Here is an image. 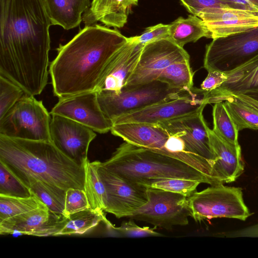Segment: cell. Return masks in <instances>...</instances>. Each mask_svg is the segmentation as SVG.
Listing matches in <instances>:
<instances>
[{"mask_svg": "<svg viewBox=\"0 0 258 258\" xmlns=\"http://www.w3.org/2000/svg\"><path fill=\"white\" fill-rule=\"evenodd\" d=\"M144 45L128 38L111 58L97 90L119 92L126 85L139 60Z\"/></svg>", "mask_w": 258, "mask_h": 258, "instance_id": "20", "label": "cell"}, {"mask_svg": "<svg viewBox=\"0 0 258 258\" xmlns=\"http://www.w3.org/2000/svg\"><path fill=\"white\" fill-rule=\"evenodd\" d=\"M51 25L43 0H0V75L27 94L47 84Z\"/></svg>", "mask_w": 258, "mask_h": 258, "instance_id": "1", "label": "cell"}, {"mask_svg": "<svg viewBox=\"0 0 258 258\" xmlns=\"http://www.w3.org/2000/svg\"><path fill=\"white\" fill-rule=\"evenodd\" d=\"M203 112L158 124L169 133L179 136L183 141L189 152L207 160L212 166L214 155L209 140V127Z\"/></svg>", "mask_w": 258, "mask_h": 258, "instance_id": "18", "label": "cell"}, {"mask_svg": "<svg viewBox=\"0 0 258 258\" xmlns=\"http://www.w3.org/2000/svg\"><path fill=\"white\" fill-rule=\"evenodd\" d=\"M51 25L65 30L74 29L82 21L83 15L91 5L90 0H43Z\"/></svg>", "mask_w": 258, "mask_h": 258, "instance_id": "23", "label": "cell"}, {"mask_svg": "<svg viewBox=\"0 0 258 258\" xmlns=\"http://www.w3.org/2000/svg\"><path fill=\"white\" fill-rule=\"evenodd\" d=\"M25 94L17 84L0 75V119L14 106Z\"/></svg>", "mask_w": 258, "mask_h": 258, "instance_id": "34", "label": "cell"}, {"mask_svg": "<svg viewBox=\"0 0 258 258\" xmlns=\"http://www.w3.org/2000/svg\"><path fill=\"white\" fill-rule=\"evenodd\" d=\"M147 203L127 217L144 221L155 227L170 230L188 224L191 213L188 198L179 194L147 187Z\"/></svg>", "mask_w": 258, "mask_h": 258, "instance_id": "10", "label": "cell"}, {"mask_svg": "<svg viewBox=\"0 0 258 258\" xmlns=\"http://www.w3.org/2000/svg\"><path fill=\"white\" fill-rule=\"evenodd\" d=\"M127 41L116 28L96 24L59 44L49 69L54 95L61 98L96 91L111 58Z\"/></svg>", "mask_w": 258, "mask_h": 258, "instance_id": "2", "label": "cell"}, {"mask_svg": "<svg viewBox=\"0 0 258 258\" xmlns=\"http://www.w3.org/2000/svg\"><path fill=\"white\" fill-rule=\"evenodd\" d=\"M0 195L28 198L32 195L29 188L24 185L0 161Z\"/></svg>", "mask_w": 258, "mask_h": 258, "instance_id": "33", "label": "cell"}, {"mask_svg": "<svg viewBox=\"0 0 258 258\" xmlns=\"http://www.w3.org/2000/svg\"><path fill=\"white\" fill-rule=\"evenodd\" d=\"M258 54V27L213 39L206 46L204 67L228 73Z\"/></svg>", "mask_w": 258, "mask_h": 258, "instance_id": "9", "label": "cell"}, {"mask_svg": "<svg viewBox=\"0 0 258 258\" xmlns=\"http://www.w3.org/2000/svg\"><path fill=\"white\" fill-rule=\"evenodd\" d=\"M204 22L211 38L226 37L258 27V12L224 7L203 10L197 15Z\"/></svg>", "mask_w": 258, "mask_h": 258, "instance_id": "17", "label": "cell"}, {"mask_svg": "<svg viewBox=\"0 0 258 258\" xmlns=\"http://www.w3.org/2000/svg\"><path fill=\"white\" fill-rule=\"evenodd\" d=\"M0 161L28 187L40 180L66 190H85V165L76 163L52 142L0 134Z\"/></svg>", "mask_w": 258, "mask_h": 258, "instance_id": "3", "label": "cell"}, {"mask_svg": "<svg viewBox=\"0 0 258 258\" xmlns=\"http://www.w3.org/2000/svg\"><path fill=\"white\" fill-rule=\"evenodd\" d=\"M110 131L127 143L181 160L204 174L207 171L206 159L189 152L179 136L169 133L159 124H114Z\"/></svg>", "mask_w": 258, "mask_h": 258, "instance_id": "5", "label": "cell"}, {"mask_svg": "<svg viewBox=\"0 0 258 258\" xmlns=\"http://www.w3.org/2000/svg\"><path fill=\"white\" fill-rule=\"evenodd\" d=\"M228 97L235 98L258 113V88L233 94Z\"/></svg>", "mask_w": 258, "mask_h": 258, "instance_id": "40", "label": "cell"}, {"mask_svg": "<svg viewBox=\"0 0 258 258\" xmlns=\"http://www.w3.org/2000/svg\"><path fill=\"white\" fill-rule=\"evenodd\" d=\"M50 114L42 101L25 93L0 119V134L11 138L51 142Z\"/></svg>", "mask_w": 258, "mask_h": 258, "instance_id": "7", "label": "cell"}, {"mask_svg": "<svg viewBox=\"0 0 258 258\" xmlns=\"http://www.w3.org/2000/svg\"><path fill=\"white\" fill-rule=\"evenodd\" d=\"M28 188L31 193L43 203L49 210L63 214L67 190L40 180L33 182Z\"/></svg>", "mask_w": 258, "mask_h": 258, "instance_id": "27", "label": "cell"}, {"mask_svg": "<svg viewBox=\"0 0 258 258\" xmlns=\"http://www.w3.org/2000/svg\"><path fill=\"white\" fill-rule=\"evenodd\" d=\"M202 37L211 38V33L197 16L191 14L186 18L179 17L169 24V38L181 47Z\"/></svg>", "mask_w": 258, "mask_h": 258, "instance_id": "24", "label": "cell"}, {"mask_svg": "<svg viewBox=\"0 0 258 258\" xmlns=\"http://www.w3.org/2000/svg\"><path fill=\"white\" fill-rule=\"evenodd\" d=\"M169 24H158L150 26L144 31L139 36L131 37L135 42L145 45L156 40L169 38Z\"/></svg>", "mask_w": 258, "mask_h": 258, "instance_id": "38", "label": "cell"}, {"mask_svg": "<svg viewBox=\"0 0 258 258\" xmlns=\"http://www.w3.org/2000/svg\"><path fill=\"white\" fill-rule=\"evenodd\" d=\"M156 227L151 228L149 227H140L133 220L123 222L120 227L114 226L110 229L120 236L127 237H144L149 236H162L163 235L154 230Z\"/></svg>", "mask_w": 258, "mask_h": 258, "instance_id": "36", "label": "cell"}, {"mask_svg": "<svg viewBox=\"0 0 258 258\" xmlns=\"http://www.w3.org/2000/svg\"><path fill=\"white\" fill-rule=\"evenodd\" d=\"M209 92L192 87L176 97L124 114L113 123L158 124L203 111L209 104Z\"/></svg>", "mask_w": 258, "mask_h": 258, "instance_id": "11", "label": "cell"}, {"mask_svg": "<svg viewBox=\"0 0 258 258\" xmlns=\"http://www.w3.org/2000/svg\"><path fill=\"white\" fill-rule=\"evenodd\" d=\"M68 221V217L41 207L0 221V234L57 236Z\"/></svg>", "mask_w": 258, "mask_h": 258, "instance_id": "16", "label": "cell"}, {"mask_svg": "<svg viewBox=\"0 0 258 258\" xmlns=\"http://www.w3.org/2000/svg\"><path fill=\"white\" fill-rule=\"evenodd\" d=\"M100 163L98 161V170L107 195L105 212L117 218L127 217L147 203V186L122 178Z\"/></svg>", "mask_w": 258, "mask_h": 258, "instance_id": "13", "label": "cell"}, {"mask_svg": "<svg viewBox=\"0 0 258 258\" xmlns=\"http://www.w3.org/2000/svg\"><path fill=\"white\" fill-rule=\"evenodd\" d=\"M188 89L172 88L164 82L155 80L125 86L117 93L105 90L96 92L101 110L113 122L124 114L176 97Z\"/></svg>", "mask_w": 258, "mask_h": 258, "instance_id": "6", "label": "cell"}, {"mask_svg": "<svg viewBox=\"0 0 258 258\" xmlns=\"http://www.w3.org/2000/svg\"><path fill=\"white\" fill-rule=\"evenodd\" d=\"M183 48L169 38L162 39L144 45L138 63L125 86H133L157 80L170 64L189 60Z\"/></svg>", "mask_w": 258, "mask_h": 258, "instance_id": "12", "label": "cell"}, {"mask_svg": "<svg viewBox=\"0 0 258 258\" xmlns=\"http://www.w3.org/2000/svg\"><path fill=\"white\" fill-rule=\"evenodd\" d=\"M208 134L214 155L211 170L214 185L235 181L244 170L240 145L235 146L225 141L209 127Z\"/></svg>", "mask_w": 258, "mask_h": 258, "instance_id": "19", "label": "cell"}, {"mask_svg": "<svg viewBox=\"0 0 258 258\" xmlns=\"http://www.w3.org/2000/svg\"><path fill=\"white\" fill-rule=\"evenodd\" d=\"M85 191L90 207L95 210L105 211L107 195L104 183L98 170V161L85 164Z\"/></svg>", "mask_w": 258, "mask_h": 258, "instance_id": "26", "label": "cell"}, {"mask_svg": "<svg viewBox=\"0 0 258 258\" xmlns=\"http://www.w3.org/2000/svg\"><path fill=\"white\" fill-rule=\"evenodd\" d=\"M139 0H93L83 15L85 26L96 24L114 28H122L127 23L133 6Z\"/></svg>", "mask_w": 258, "mask_h": 258, "instance_id": "21", "label": "cell"}, {"mask_svg": "<svg viewBox=\"0 0 258 258\" xmlns=\"http://www.w3.org/2000/svg\"><path fill=\"white\" fill-rule=\"evenodd\" d=\"M205 79L201 85V89L211 92L220 87L227 79L225 73L216 70H209Z\"/></svg>", "mask_w": 258, "mask_h": 258, "instance_id": "39", "label": "cell"}, {"mask_svg": "<svg viewBox=\"0 0 258 258\" xmlns=\"http://www.w3.org/2000/svg\"><path fill=\"white\" fill-rule=\"evenodd\" d=\"M193 72L189 60L172 63L167 67L157 80L167 84L170 87L180 90L193 87Z\"/></svg>", "mask_w": 258, "mask_h": 258, "instance_id": "29", "label": "cell"}, {"mask_svg": "<svg viewBox=\"0 0 258 258\" xmlns=\"http://www.w3.org/2000/svg\"><path fill=\"white\" fill-rule=\"evenodd\" d=\"M100 164L122 178L142 185L161 178L189 179L212 185L206 175L189 164L126 142Z\"/></svg>", "mask_w": 258, "mask_h": 258, "instance_id": "4", "label": "cell"}, {"mask_svg": "<svg viewBox=\"0 0 258 258\" xmlns=\"http://www.w3.org/2000/svg\"><path fill=\"white\" fill-rule=\"evenodd\" d=\"M200 182L180 178H161L149 180L144 184L147 187L177 193L187 198L196 191Z\"/></svg>", "mask_w": 258, "mask_h": 258, "instance_id": "32", "label": "cell"}, {"mask_svg": "<svg viewBox=\"0 0 258 258\" xmlns=\"http://www.w3.org/2000/svg\"><path fill=\"white\" fill-rule=\"evenodd\" d=\"M191 14L197 16L203 10L224 7L243 8L236 3L224 0H179Z\"/></svg>", "mask_w": 258, "mask_h": 258, "instance_id": "37", "label": "cell"}, {"mask_svg": "<svg viewBox=\"0 0 258 258\" xmlns=\"http://www.w3.org/2000/svg\"><path fill=\"white\" fill-rule=\"evenodd\" d=\"M226 74V80L209 93V104L223 101L233 94L258 88V54Z\"/></svg>", "mask_w": 258, "mask_h": 258, "instance_id": "22", "label": "cell"}, {"mask_svg": "<svg viewBox=\"0 0 258 258\" xmlns=\"http://www.w3.org/2000/svg\"><path fill=\"white\" fill-rule=\"evenodd\" d=\"M45 207L47 206L33 194L28 198L0 195V221Z\"/></svg>", "mask_w": 258, "mask_h": 258, "instance_id": "30", "label": "cell"}, {"mask_svg": "<svg viewBox=\"0 0 258 258\" xmlns=\"http://www.w3.org/2000/svg\"><path fill=\"white\" fill-rule=\"evenodd\" d=\"M188 206L195 221L216 218H228L245 221L250 216L240 187L211 185L196 191L188 198Z\"/></svg>", "mask_w": 258, "mask_h": 258, "instance_id": "8", "label": "cell"}, {"mask_svg": "<svg viewBox=\"0 0 258 258\" xmlns=\"http://www.w3.org/2000/svg\"><path fill=\"white\" fill-rule=\"evenodd\" d=\"M89 208L90 205L84 190L70 188L66 190L63 215L68 217Z\"/></svg>", "mask_w": 258, "mask_h": 258, "instance_id": "35", "label": "cell"}, {"mask_svg": "<svg viewBox=\"0 0 258 258\" xmlns=\"http://www.w3.org/2000/svg\"><path fill=\"white\" fill-rule=\"evenodd\" d=\"M101 222H103L109 229L113 226L106 219L103 211L89 208L69 216L67 224L58 235H82L96 227Z\"/></svg>", "mask_w": 258, "mask_h": 258, "instance_id": "25", "label": "cell"}, {"mask_svg": "<svg viewBox=\"0 0 258 258\" xmlns=\"http://www.w3.org/2000/svg\"><path fill=\"white\" fill-rule=\"evenodd\" d=\"M223 102L238 132L246 128L258 130V113L233 97Z\"/></svg>", "mask_w": 258, "mask_h": 258, "instance_id": "31", "label": "cell"}, {"mask_svg": "<svg viewBox=\"0 0 258 258\" xmlns=\"http://www.w3.org/2000/svg\"><path fill=\"white\" fill-rule=\"evenodd\" d=\"M50 114L66 117L100 134L110 131L113 125L101 110L96 91L59 98Z\"/></svg>", "mask_w": 258, "mask_h": 258, "instance_id": "15", "label": "cell"}, {"mask_svg": "<svg viewBox=\"0 0 258 258\" xmlns=\"http://www.w3.org/2000/svg\"><path fill=\"white\" fill-rule=\"evenodd\" d=\"M52 143L63 154L80 165L87 161L91 142L96 136L89 127L66 117L52 114L50 123Z\"/></svg>", "mask_w": 258, "mask_h": 258, "instance_id": "14", "label": "cell"}, {"mask_svg": "<svg viewBox=\"0 0 258 258\" xmlns=\"http://www.w3.org/2000/svg\"><path fill=\"white\" fill-rule=\"evenodd\" d=\"M214 133L225 141L235 146L238 143V131L223 101L214 103L212 111Z\"/></svg>", "mask_w": 258, "mask_h": 258, "instance_id": "28", "label": "cell"}, {"mask_svg": "<svg viewBox=\"0 0 258 258\" xmlns=\"http://www.w3.org/2000/svg\"><path fill=\"white\" fill-rule=\"evenodd\" d=\"M240 3L246 9L258 12V0H240Z\"/></svg>", "mask_w": 258, "mask_h": 258, "instance_id": "41", "label": "cell"}]
</instances>
